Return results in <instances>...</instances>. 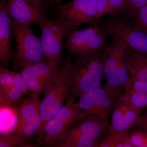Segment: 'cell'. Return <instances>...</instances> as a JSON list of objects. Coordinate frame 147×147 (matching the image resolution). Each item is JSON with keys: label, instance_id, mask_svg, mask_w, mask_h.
Returning a JSON list of instances; mask_svg holds the SVG:
<instances>
[{"label": "cell", "instance_id": "obj_17", "mask_svg": "<svg viewBox=\"0 0 147 147\" xmlns=\"http://www.w3.org/2000/svg\"><path fill=\"white\" fill-rule=\"evenodd\" d=\"M98 7V18L104 14L114 16L127 10L126 0H96Z\"/></svg>", "mask_w": 147, "mask_h": 147}, {"label": "cell", "instance_id": "obj_14", "mask_svg": "<svg viewBox=\"0 0 147 147\" xmlns=\"http://www.w3.org/2000/svg\"><path fill=\"white\" fill-rule=\"evenodd\" d=\"M6 0L0 3V60L3 67L8 64L10 58L15 57L11 46V20L6 9Z\"/></svg>", "mask_w": 147, "mask_h": 147}, {"label": "cell", "instance_id": "obj_29", "mask_svg": "<svg viewBox=\"0 0 147 147\" xmlns=\"http://www.w3.org/2000/svg\"><path fill=\"white\" fill-rule=\"evenodd\" d=\"M13 86L19 90L23 94L26 93L28 90L26 83L24 81L20 72L17 73L15 72Z\"/></svg>", "mask_w": 147, "mask_h": 147}, {"label": "cell", "instance_id": "obj_25", "mask_svg": "<svg viewBox=\"0 0 147 147\" xmlns=\"http://www.w3.org/2000/svg\"><path fill=\"white\" fill-rule=\"evenodd\" d=\"M129 136L134 147H147V132L137 130Z\"/></svg>", "mask_w": 147, "mask_h": 147}, {"label": "cell", "instance_id": "obj_26", "mask_svg": "<svg viewBox=\"0 0 147 147\" xmlns=\"http://www.w3.org/2000/svg\"><path fill=\"white\" fill-rule=\"evenodd\" d=\"M127 4L126 16L130 19L138 9L147 4V0H126Z\"/></svg>", "mask_w": 147, "mask_h": 147}, {"label": "cell", "instance_id": "obj_13", "mask_svg": "<svg viewBox=\"0 0 147 147\" xmlns=\"http://www.w3.org/2000/svg\"><path fill=\"white\" fill-rule=\"evenodd\" d=\"M6 9L9 16L20 24L30 26L37 25L43 15L44 11L25 0H7Z\"/></svg>", "mask_w": 147, "mask_h": 147}, {"label": "cell", "instance_id": "obj_10", "mask_svg": "<svg viewBox=\"0 0 147 147\" xmlns=\"http://www.w3.org/2000/svg\"><path fill=\"white\" fill-rule=\"evenodd\" d=\"M122 90L112 92L101 86L84 94L79 97L77 105L88 115H94L108 120L111 110L120 96Z\"/></svg>", "mask_w": 147, "mask_h": 147}, {"label": "cell", "instance_id": "obj_9", "mask_svg": "<svg viewBox=\"0 0 147 147\" xmlns=\"http://www.w3.org/2000/svg\"><path fill=\"white\" fill-rule=\"evenodd\" d=\"M38 25L42 31L40 40L45 57L60 65L63 59L64 39L68 33L56 18H48L45 14L42 16Z\"/></svg>", "mask_w": 147, "mask_h": 147}, {"label": "cell", "instance_id": "obj_24", "mask_svg": "<svg viewBox=\"0 0 147 147\" xmlns=\"http://www.w3.org/2000/svg\"><path fill=\"white\" fill-rule=\"evenodd\" d=\"M130 19L147 32V4L138 9Z\"/></svg>", "mask_w": 147, "mask_h": 147}, {"label": "cell", "instance_id": "obj_6", "mask_svg": "<svg viewBox=\"0 0 147 147\" xmlns=\"http://www.w3.org/2000/svg\"><path fill=\"white\" fill-rule=\"evenodd\" d=\"M56 19L68 34L84 23L92 24L98 19L96 0H72L57 5Z\"/></svg>", "mask_w": 147, "mask_h": 147}, {"label": "cell", "instance_id": "obj_5", "mask_svg": "<svg viewBox=\"0 0 147 147\" xmlns=\"http://www.w3.org/2000/svg\"><path fill=\"white\" fill-rule=\"evenodd\" d=\"M11 26L16 45L14 57L19 67L21 68L47 59L43 54L40 40L34 34L30 26L14 20L11 21Z\"/></svg>", "mask_w": 147, "mask_h": 147}, {"label": "cell", "instance_id": "obj_8", "mask_svg": "<svg viewBox=\"0 0 147 147\" xmlns=\"http://www.w3.org/2000/svg\"><path fill=\"white\" fill-rule=\"evenodd\" d=\"M88 115L80 110L74 98H69L65 105L45 125L43 141L48 146H54L60 137Z\"/></svg>", "mask_w": 147, "mask_h": 147}, {"label": "cell", "instance_id": "obj_23", "mask_svg": "<svg viewBox=\"0 0 147 147\" xmlns=\"http://www.w3.org/2000/svg\"><path fill=\"white\" fill-rule=\"evenodd\" d=\"M130 129L117 131L109 134L106 139L99 144L98 147H116L122 138L125 135L129 134Z\"/></svg>", "mask_w": 147, "mask_h": 147}, {"label": "cell", "instance_id": "obj_1", "mask_svg": "<svg viewBox=\"0 0 147 147\" xmlns=\"http://www.w3.org/2000/svg\"><path fill=\"white\" fill-rule=\"evenodd\" d=\"M105 48L77 57L74 63H70L69 98L80 97L91 90L101 86V81L104 77Z\"/></svg>", "mask_w": 147, "mask_h": 147}, {"label": "cell", "instance_id": "obj_20", "mask_svg": "<svg viewBox=\"0 0 147 147\" xmlns=\"http://www.w3.org/2000/svg\"><path fill=\"white\" fill-rule=\"evenodd\" d=\"M124 89L130 104L133 107L142 110L147 106V95L136 91L128 81Z\"/></svg>", "mask_w": 147, "mask_h": 147}, {"label": "cell", "instance_id": "obj_30", "mask_svg": "<svg viewBox=\"0 0 147 147\" xmlns=\"http://www.w3.org/2000/svg\"><path fill=\"white\" fill-rule=\"evenodd\" d=\"M133 125L137 130L147 132V110L142 116H139Z\"/></svg>", "mask_w": 147, "mask_h": 147}, {"label": "cell", "instance_id": "obj_3", "mask_svg": "<svg viewBox=\"0 0 147 147\" xmlns=\"http://www.w3.org/2000/svg\"><path fill=\"white\" fill-rule=\"evenodd\" d=\"M126 13L107 18H98L96 23L109 35L129 48L147 55V32L138 24L129 21Z\"/></svg>", "mask_w": 147, "mask_h": 147}, {"label": "cell", "instance_id": "obj_32", "mask_svg": "<svg viewBox=\"0 0 147 147\" xmlns=\"http://www.w3.org/2000/svg\"><path fill=\"white\" fill-rule=\"evenodd\" d=\"M25 1L35 6L37 8L39 9L40 10L44 11L42 7L41 0H25Z\"/></svg>", "mask_w": 147, "mask_h": 147}, {"label": "cell", "instance_id": "obj_28", "mask_svg": "<svg viewBox=\"0 0 147 147\" xmlns=\"http://www.w3.org/2000/svg\"><path fill=\"white\" fill-rule=\"evenodd\" d=\"M128 81L136 91L147 95V82L141 79H134L129 76Z\"/></svg>", "mask_w": 147, "mask_h": 147}, {"label": "cell", "instance_id": "obj_33", "mask_svg": "<svg viewBox=\"0 0 147 147\" xmlns=\"http://www.w3.org/2000/svg\"><path fill=\"white\" fill-rule=\"evenodd\" d=\"M47 1L52 3H58L59 2V0H47Z\"/></svg>", "mask_w": 147, "mask_h": 147}, {"label": "cell", "instance_id": "obj_4", "mask_svg": "<svg viewBox=\"0 0 147 147\" xmlns=\"http://www.w3.org/2000/svg\"><path fill=\"white\" fill-rule=\"evenodd\" d=\"M129 48L115 38L106 47L104 77L106 82L103 88L112 92L124 88L128 81V71L126 56Z\"/></svg>", "mask_w": 147, "mask_h": 147}, {"label": "cell", "instance_id": "obj_11", "mask_svg": "<svg viewBox=\"0 0 147 147\" xmlns=\"http://www.w3.org/2000/svg\"><path fill=\"white\" fill-rule=\"evenodd\" d=\"M39 96L31 95L18 109L19 118L15 134L26 138L39 133L41 127Z\"/></svg>", "mask_w": 147, "mask_h": 147}, {"label": "cell", "instance_id": "obj_16", "mask_svg": "<svg viewBox=\"0 0 147 147\" xmlns=\"http://www.w3.org/2000/svg\"><path fill=\"white\" fill-rule=\"evenodd\" d=\"M21 69L20 73L28 90L31 92V95L39 96L40 94L44 90L45 85L40 79L34 63L24 66Z\"/></svg>", "mask_w": 147, "mask_h": 147}, {"label": "cell", "instance_id": "obj_21", "mask_svg": "<svg viewBox=\"0 0 147 147\" xmlns=\"http://www.w3.org/2000/svg\"><path fill=\"white\" fill-rule=\"evenodd\" d=\"M23 94L19 90L13 86L5 90L0 91L1 105H14L18 102Z\"/></svg>", "mask_w": 147, "mask_h": 147}, {"label": "cell", "instance_id": "obj_22", "mask_svg": "<svg viewBox=\"0 0 147 147\" xmlns=\"http://www.w3.org/2000/svg\"><path fill=\"white\" fill-rule=\"evenodd\" d=\"M15 71H9L6 67H0V91L13 86Z\"/></svg>", "mask_w": 147, "mask_h": 147}, {"label": "cell", "instance_id": "obj_27", "mask_svg": "<svg viewBox=\"0 0 147 147\" xmlns=\"http://www.w3.org/2000/svg\"><path fill=\"white\" fill-rule=\"evenodd\" d=\"M24 137L14 134L13 136L6 135L0 136V147H12L22 142Z\"/></svg>", "mask_w": 147, "mask_h": 147}, {"label": "cell", "instance_id": "obj_31", "mask_svg": "<svg viewBox=\"0 0 147 147\" xmlns=\"http://www.w3.org/2000/svg\"><path fill=\"white\" fill-rule=\"evenodd\" d=\"M116 147H134L129 134L124 136L117 145Z\"/></svg>", "mask_w": 147, "mask_h": 147}, {"label": "cell", "instance_id": "obj_19", "mask_svg": "<svg viewBox=\"0 0 147 147\" xmlns=\"http://www.w3.org/2000/svg\"><path fill=\"white\" fill-rule=\"evenodd\" d=\"M142 110L132 107L127 111L121 119L115 128L109 131V134H113L117 131H120L130 129L138 117L140 116Z\"/></svg>", "mask_w": 147, "mask_h": 147}, {"label": "cell", "instance_id": "obj_7", "mask_svg": "<svg viewBox=\"0 0 147 147\" xmlns=\"http://www.w3.org/2000/svg\"><path fill=\"white\" fill-rule=\"evenodd\" d=\"M108 35L95 21L86 28L69 32L64 42L63 48L77 57L84 56L106 47L104 42Z\"/></svg>", "mask_w": 147, "mask_h": 147}, {"label": "cell", "instance_id": "obj_18", "mask_svg": "<svg viewBox=\"0 0 147 147\" xmlns=\"http://www.w3.org/2000/svg\"><path fill=\"white\" fill-rule=\"evenodd\" d=\"M133 107L130 104L125 92L116 101L111 115V125L109 126V131L115 128L123 116Z\"/></svg>", "mask_w": 147, "mask_h": 147}, {"label": "cell", "instance_id": "obj_15", "mask_svg": "<svg viewBox=\"0 0 147 147\" xmlns=\"http://www.w3.org/2000/svg\"><path fill=\"white\" fill-rule=\"evenodd\" d=\"M125 60L130 77L147 82V55L129 48Z\"/></svg>", "mask_w": 147, "mask_h": 147}, {"label": "cell", "instance_id": "obj_12", "mask_svg": "<svg viewBox=\"0 0 147 147\" xmlns=\"http://www.w3.org/2000/svg\"><path fill=\"white\" fill-rule=\"evenodd\" d=\"M108 120L96 115H88L82 119L59 139L79 137L83 139L100 140L105 129L109 127Z\"/></svg>", "mask_w": 147, "mask_h": 147}, {"label": "cell", "instance_id": "obj_2", "mask_svg": "<svg viewBox=\"0 0 147 147\" xmlns=\"http://www.w3.org/2000/svg\"><path fill=\"white\" fill-rule=\"evenodd\" d=\"M71 62V59L68 57L60 73L45 85L44 96L40 106L41 123L38 134L39 144H41L44 140L46 124L61 109L69 95V68Z\"/></svg>", "mask_w": 147, "mask_h": 147}]
</instances>
